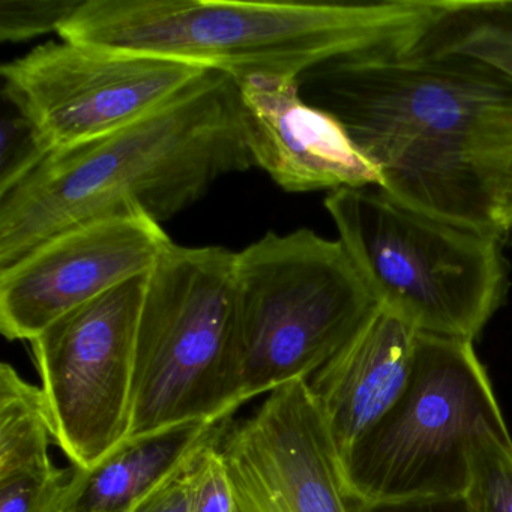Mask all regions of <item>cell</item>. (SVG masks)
Masks as SVG:
<instances>
[{"label":"cell","mask_w":512,"mask_h":512,"mask_svg":"<svg viewBox=\"0 0 512 512\" xmlns=\"http://www.w3.org/2000/svg\"><path fill=\"white\" fill-rule=\"evenodd\" d=\"M251 167L238 82L209 71L169 106L47 155L0 194V269L89 221L142 212L166 223L224 176Z\"/></svg>","instance_id":"cell-1"},{"label":"cell","mask_w":512,"mask_h":512,"mask_svg":"<svg viewBox=\"0 0 512 512\" xmlns=\"http://www.w3.org/2000/svg\"><path fill=\"white\" fill-rule=\"evenodd\" d=\"M467 2L299 4L230 0H85L61 40L197 65L233 77L301 79L344 59L415 55Z\"/></svg>","instance_id":"cell-2"},{"label":"cell","mask_w":512,"mask_h":512,"mask_svg":"<svg viewBox=\"0 0 512 512\" xmlns=\"http://www.w3.org/2000/svg\"><path fill=\"white\" fill-rule=\"evenodd\" d=\"M236 253L169 245L148 275L128 437L242 406Z\"/></svg>","instance_id":"cell-3"},{"label":"cell","mask_w":512,"mask_h":512,"mask_svg":"<svg viewBox=\"0 0 512 512\" xmlns=\"http://www.w3.org/2000/svg\"><path fill=\"white\" fill-rule=\"evenodd\" d=\"M325 206L376 304L416 331L473 341L502 305L500 236L413 211L377 188L332 191Z\"/></svg>","instance_id":"cell-4"},{"label":"cell","mask_w":512,"mask_h":512,"mask_svg":"<svg viewBox=\"0 0 512 512\" xmlns=\"http://www.w3.org/2000/svg\"><path fill=\"white\" fill-rule=\"evenodd\" d=\"M512 440L473 341L418 332L409 385L341 460L355 502L464 496L476 440Z\"/></svg>","instance_id":"cell-5"},{"label":"cell","mask_w":512,"mask_h":512,"mask_svg":"<svg viewBox=\"0 0 512 512\" xmlns=\"http://www.w3.org/2000/svg\"><path fill=\"white\" fill-rule=\"evenodd\" d=\"M241 398L320 370L376 307L340 241L269 232L236 253Z\"/></svg>","instance_id":"cell-6"},{"label":"cell","mask_w":512,"mask_h":512,"mask_svg":"<svg viewBox=\"0 0 512 512\" xmlns=\"http://www.w3.org/2000/svg\"><path fill=\"white\" fill-rule=\"evenodd\" d=\"M302 97L343 122L353 139L512 137V82L473 59L418 52L344 59L299 79Z\"/></svg>","instance_id":"cell-7"},{"label":"cell","mask_w":512,"mask_h":512,"mask_svg":"<svg viewBox=\"0 0 512 512\" xmlns=\"http://www.w3.org/2000/svg\"><path fill=\"white\" fill-rule=\"evenodd\" d=\"M148 275L80 305L29 341L55 445L79 469L128 439Z\"/></svg>","instance_id":"cell-8"},{"label":"cell","mask_w":512,"mask_h":512,"mask_svg":"<svg viewBox=\"0 0 512 512\" xmlns=\"http://www.w3.org/2000/svg\"><path fill=\"white\" fill-rule=\"evenodd\" d=\"M211 70L62 40L0 70L4 100L47 155L110 136L181 97Z\"/></svg>","instance_id":"cell-9"},{"label":"cell","mask_w":512,"mask_h":512,"mask_svg":"<svg viewBox=\"0 0 512 512\" xmlns=\"http://www.w3.org/2000/svg\"><path fill=\"white\" fill-rule=\"evenodd\" d=\"M142 212L89 221L53 236L0 269V331L31 341L109 290L148 275L172 244Z\"/></svg>","instance_id":"cell-10"},{"label":"cell","mask_w":512,"mask_h":512,"mask_svg":"<svg viewBox=\"0 0 512 512\" xmlns=\"http://www.w3.org/2000/svg\"><path fill=\"white\" fill-rule=\"evenodd\" d=\"M239 512H355L308 380L269 392L220 442Z\"/></svg>","instance_id":"cell-11"},{"label":"cell","mask_w":512,"mask_h":512,"mask_svg":"<svg viewBox=\"0 0 512 512\" xmlns=\"http://www.w3.org/2000/svg\"><path fill=\"white\" fill-rule=\"evenodd\" d=\"M245 136L256 167L289 193L383 187L377 164L340 119L302 97L299 79L239 80Z\"/></svg>","instance_id":"cell-12"},{"label":"cell","mask_w":512,"mask_h":512,"mask_svg":"<svg viewBox=\"0 0 512 512\" xmlns=\"http://www.w3.org/2000/svg\"><path fill=\"white\" fill-rule=\"evenodd\" d=\"M418 331L377 304L350 340L308 379L340 461L409 385Z\"/></svg>","instance_id":"cell-13"},{"label":"cell","mask_w":512,"mask_h":512,"mask_svg":"<svg viewBox=\"0 0 512 512\" xmlns=\"http://www.w3.org/2000/svg\"><path fill=\"white\" fill-rule=\"evenodd\" d=\"M230 422H187L128 437L89 469L73 466L62 512H133L199 452L220 442Z\"/></svg>","instance_id":"cell-14"},{"label":"cell","mask_w":512,"mask_h":512,"mask_svg":"<svg viewBox=\"0 0 512 512\" xmlns=\"http://www.w3.org/2000/svg\"><path fill=\"white\" fill-rule=\"evenodd\" d=\"M55 443L41 388L13 365H0V478L55 467Z\"/></svg>","instance_id":"cell-15"},{"label":"cell","mask_w":512,"mask_h":512,"mask_svg":"<svg viewBox=\"0 0 512 512\" xmlns=\"http://www.w3.org/2000/svg\"><path fill=\"white\" fill-rule=\"evenodd\" d=\"M464 497L473 512H512V440H476Z\"/></svg>","instance_id":"cell-16"},{"label":"cell","mask_w":512,"mask_h":512,"mask_svg":"<svg viewBox=\"0 0 512 512\" xmlns=\"http://www.w3.org/2000/svg\"><path fill=\"white\" fill-rule=\"evenodd\" d=\"M73 467H52L0 478V512H62Z\"/></svg>","instance_id":"cell-17"},{"label":"cell","mask_w":512,"mask_h":512,"mask_svg":"<svg viewBox=\"0 0 512 512\" xmlns=\"http://www.w3.org/2000/svg\"><path fill=\"white\" fill-rule=\"evenodd\" d=\"M85 0H2L0 40L23 43L43 35L58 34Z\"/></svg>","instance_id":"cell-18"},{"label":"cell","mask_w":512,"mask_h":512,"mask_svg":"<svg viewBox=\"0 0 512 512\" xmlns=\"http://www.w3.org/2000/svg\"><path fill=\"white\" fill-rule=\"evenodd\" d=\"M11 109V115L2 119L0 194L19 184L47 157L28 119L16 107Z\"/></svg>","instance_id":"cell-19"},{"label":"cell","mask_w":512,"mask_h":512,"mask_svg":"<svg viewBox=\"0 0 512 512\" xmlns=\"http://www.w3.org/2000/svg\"><path fill=\"white\" fill-rule=\"evenodd\" d=\"M220 442L203 449L191 463V512H239Z\"/></svg>","instance_id":"cell-20"},{"label":"cell","mask_w":512,"mask_h":512,"mask_svg":"<svg viewBox=\"0 0 512 512\" xmlns=\"http://www.w3.org/2000/svg\"><path fill=\"white\" fill-rule=\"evenodd\" d=\"M193 460L166 484L154 491L148 499L143 500L133 512H191V463Z\"/></svg>","instance_id":"cell-21"},{"label":"cell","mask_w":512,"mask_h":512,"mask_svg":"<svg viewBox=\"0 0 512 512\" xmlns=\"http://www.w3.org/2000/svg\"><path fill=\"white\" fill-rule=\"evenodd\" d=\"M493 215L497 232L505 235L512 230V143L503 149L494 169Z\"/></svg>","instance_id":"cell-22"},{"label":"cell","mask_w":512,"mask_h":512,"mask_svg":"<svg viewBox=\"0 0 512 512\" xmlns=\"http://www.w3.org/2000/svg\"><path fill=\"white\" fill-rule=\"evenodd\" d=\"M355 512H473L466 497H434L404 502L361 503L353 500Z\"/></svg>","instance_id":"cell-23"},{"label":"cell","mask_w":512,"mask_h":512,"mask_svg":"<svg viewBox=\"0 0 512 512\" xmlns=\"http://www.w3.org/2000/svg\"><path fill=\"white\" fill-rule=\"evenodd\" d=\"M479 59L512 82V28L497 26L488 32L479 47Z\"/></svg>","instance_id":"cell-24"}]
</instances>
